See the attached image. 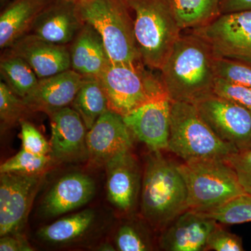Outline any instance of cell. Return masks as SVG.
<instances>
[{"label":"cell","mask_w":251,"mask_h":251,"mask_svg":"<svg viewBox=\"0 0 251 251\" xmlns=\"http://www.w3.org/2000/svg\"><path fill=\"white\" fill-rule=\"evenodd\" d=\"M82 79V75L71 69L39 79L23 100L31 112H41L49 115L72 104Z\"/></svg>","instance_id":"16"},{"label":"cell","mask_w":251,"mask_h":251,"mask_svg":"<svg viewBox=\"0 0 251 251\" xmlns=\"http://www.w3.org/2000/svg\"><path fill=\"white\" fill-rule=\"evenodd\" d=\"M50 155L41 156L21 149L16 155L0 166V173H18L29 175H42L52 161Z\"/></svg>","instance_id":"28"},{"label":"cell","mask_w":251,"mask_h":251,"mask_svg":"<svg viewBox=\"0 0 251 251\" xmlns=\"http://www.w3.org/2000/svg\"><path fill=\"white\" fill-rule=\"evenodd\" d=\"M84 25L73 0H53L36 18L29 34L58 45L72 43Z\"/></svg>","instance_id":"18"},{"label":"cell","mask_w":251,"mask_h":251,"mask_svg":"<svg viewBox=\"0 0 251 251\" xmlns=\"http://www.w3.org/2000/svg\"><path fill=\"white\" fill-rule=\"evenodd\" d=\"M30 112L23 98L16 95L1 80L0 82V120L1 130L20 124Z\"/></svg>","instance_id":"29"},{"label":"cell","mask_w":251,"mask_h":251,"mask_svg":"<svg viewBox=\"0 0 251 251\" xmlns=\"http://www.w3.org/2000/svg\"><path fill=\"white\" fill-rule=\"evenodd\" d=\"M193 32L206 41L216 58L251 64V11L219 15Z\"/></svg>","instance_id":"8"},{"label":"cell","mask_w":251,"mask_h":251,"mask_svg":"<svg viewBox=\"0 0 251 251\" xmlns=\"http://www.w3.org/2000/svg\"><path fill=\"white\" fill-rule=\"evenodd\" d=\"M218 224L198 211L188 209L163 229L159 247L166 251H206L209 234Z\"/></svg>","instance_id":"15"},{"label":"cell","mask_w":251,"mask_h":251,"mask_svg":"<svg viewBox=\"0 0 251 251\" xmlns=\"http://www.w3.org/2000/svg\"><path fill=\"white\" fill-rule=\"evenodd\" d=\"M206 250L216 251H243L242 239L239 236L223 228L219 224L209 234Z\"/></svg>","instance_id":"33"},{"label":"cell","mask_w":251,"mask_h":251,"mask_svg":"<svg viewBox=\"0 0 251 251\" xmlns=\"http://www.w3.org/2000/svg\"><path fill=\"white\" fill-rule=\"evenodd\" d=\"M133 136L123 117L107 110L87 130L88 159L93 165L105 166L117 155L130 150Z\"/></svg>","instance_id":"12"},{"label":"cell","mask_w":251,"mask_h":251,"mask_svg":"<svg viewBox=\"0 0 251 251\" xmlns=\"http://www.w3.org/2000/svg\"><path fill=\"white\" fill-rule=\"evenodd\" d=\"M168 150L183 161L227 160L239 151L213 131L194 104L179 101H172Z\"/></svg>","instance_id":"5"},{"label":"cell","mask_w":251,"mask_h":251,"mask_svg":"<svg viewBox=\"0 0 251 251\" xmlns=\"http://www.w3.org/2000/svg\"><path fill=\"white\" fill-rule=\"evenodd\" d=\"M73 1H76V2H77V1H80V0H73Z\"/></svg>","instance_id":"39"},{"label":"cell","mask_w":251,"mask_h":251,"mask_svg":"<svg viewBox=\"0 0 251 251\" xmlns=\"http://www.w3.org/2000/svg\"><path fill=\"white\" fill-rule=\"evenodd\" d=\"M6 50L24 59L39 79L71 69L70 52L67 46L52 44L34 34L23 36Z\"/></svg>","instance_id":"17"},{"label":"cell","mask_w":251,"mask_h":251,"mask_svg":"<svg viewBox=\"0 0 251 251\" xmlns=\"http://www.w3.org/2000/svg\"><path fill=\"white\" fill-rule=\"evenodd\" d=\"M96 192L94 179L83 173H70L61 177L46 193L41 204L43 216L54 218L85 206Z\"/></svg>","instance_id":"19"},{"label":"cell","mask_w":251,"mask_h":251,"mask_svg":"<svg viewBox=\"0 0 251 251\" xmlns=\"http://www.w3.org/2000/svg\"><path fill=\"white\" fill-rule=\"evenodd\" d=\"M214 94L251 112V87L234 83L216 77Z\"/></svg>","instance_id":"31"},{"label":"cell","mask_w":251,"mask_h":251,"mask_svg":"<svg viewBox=\"0 0 251 251\" xmlns=\"http://www.w3.org/2000/svg\"><path fill=\"white\" fill-rule=\"evenodd\" d=\"M242 11H251V0H221V14Z\"/></svg>","instance_id":"36"},{"label":"cell","mask_w":251,"mask_h":251,"mask_svg":"<svg viewBox=\"0 0 251 251\" xmlns=\"http://www.w3.org/2000/svg\"><path fill=\"white\" fill-rule=\"evenodd\" d=\"M227 161L237 173L243 189L251 195V150L237 151L231 155Z\"/></svg>","instance_id":"34"},{"label":"cell","mask_w":251,"mask_h":251,"mask_svg":"<svg viewBox=\"0 0 251 251\" xmlns=\"http://www.w3.org/2000/svg\"><path fill=\"white\" fill-rule=\"evenodd\" d=\"M145 219H132L120 226L115 235L117 250L150 251L153 250L152 236ZM149 225V224H148Z\"/></svg>","instance_id":"26"},{"label":"cell","mask_w":251,"mask_h":251,"mask_svg":"<svg viewBox=\"0 0 251 251\" xmlns=\"http://www.w3.org/2000/svg\"><path fill=\"white\" fill-rule=\"evenodd\" d=\"M98 251H113L116 250L115 248L112 245V244H109V243H103L100 247L97 249Z\"/></svg>","instance_id":"37"},{"label":"cell","mask_w":251,"mask_h":251,"mask_svg":"<svg viewBox=\"0 0 251 251\" xmlns=\"http://www.w3.org/2000/svg\"><path fill=\"white\" fill-rule=\"evenodd\" d=\"M0 251H32L27 239L21 233L6 234L0 239Z\"/></svg>","instance_id":"35"},{"label":"cell","mask_w":251,"mask_h":251,"mask_svg":"<svg viewBox=\"0 0 251 251\" xmlns=\"http://www.w3.org/2000/svg\"><path fill=\"white\" fill-rule=\"evenodd\" d=\"M108 201L118 210L130 213L134 210L141 192V171L130 150L112 158L105 164Z\"/></svg>","instance_id":"14"},{"label":"cell","mask_w":251,"mask_h":251,"mask_svg":"<svg viewBox=\"0 0 251 251\" xmlns=\"http://www.w3.org/2000/svg\"><path fill=\"white\" fill-rule=\"evenodd\" d=\"M140 198L143 219L157 230L163 231L188 209L187 189L178 164L161 151H151L147 158Z\"/></svg>","instance_id":"2"},{"label":"cell","mask_w":251,"mask_h":251,"mask_svg":"<svg viewBox=\"0 0 251 251\" xmlns=\"http://www.w3.org/2000/svg\"><path fill=\"white\" fill-rule=\"evenodd\" d=\"M221 0H170L172 9L181 30L196 29L221 15Z\"/></svg>","instance_id":"24"},{"label":"cell","mask_w":251,"mask_h":251,"mask_svg":"<svg viewBox=\"0 0 251 251\" xmlns=\"http://www.w3.org/2000/svg\"><path fill=\"white\" fill-rule=\"evenodd\" d=\"M125 1L133 14L135 39L142 62L151 70H161L181 36L170 0Z\"/></svg>","instance_id":"3"},{"label":"cell","mask_w":251,"mask_h":251,"mask_svg":"<svg viewBox=\"0 0 251 251\" xmlns=\"http://www.w3.org/2000/svg\"><path fill=\"white\" fill-rule=\"evenodd\" d=\"M96 213L85 209L63 217L39 229L37 236L43 242L52 245H65L84 237L95 224Z\"/></svg>","instance_id":"22"},{"label":"cell","mask_w":251,"mask_h":251,"mask_svg":"<svg viewBox=\"0 0 251 251\" xmlns=\"http://www.w3.org/2000/svg\"><path fill=\"white\" fill-rule=\"evenodd\" d=\"M198 212L219 224L235 225L251 222V195L244 193L221 205Z\"/></svg>","instance_id":"27"},{"label":"cell","mask_w":251,"mask_h":251,"mask_svg":"<svg viewBox=\"0 0 251 251\" xmlns=\"http://www.w3.org/2000/svg\"><path fill=\"white\" fill-rule=\"evenodd\" d=\"M216 77L251 87V64L231 59L216 58Z\"/></svg>","instance_id":"30"},{"label":"cell","mask_w":251,"mask_h":251,"mask_svg":"<svg viewBox=\"0 0 251 251\" xmlns=\"http://www.w3.org/2000/svg\"><path fill=\"white\" fill-rule=\"evenodd\" d=\"M143 62L110 63L98 77L108 99V108L122 117L167 94L161 77L146 69Z\"/></svg>","instance_id":"7"},{"label":"cell","mask_w":251,"mask_h":251,"mask_svg":"<svg viewBox=\"0 0 251 251\" xmlns=\"http://www.w3.org/2000/svg\"><path fill=\"white\" fill-rule=\"evenodd\" d=\"M53 0H13L0 15V48L11 47L31 27L43 11Z\"/></svg>","instance_id":"21"},{"label":"cell","mask_w":251,"mask_h":251,"mask_svg":"<svg viewBox=\"0 0 251 251\" xmlns=\"http://www.w3.org/2000/svg\"><path fill=\"white\" fill-rule=\"evenodd\" d=\"M171 104L168 94H163L123 117L133 136L151 151L168 150Z\"/></svg>","instance_id":"11"},{"label":"cell","mask_w":251,"mask_h":251,"mask_svg":"<svg viewBox=\"0 0 251 251\" xmlns=\"http://www.w3.org/2000/svg\"><path fill=\"white\" fill-rule=\"evenodd\" d=\"M20 125L23 149L29 152L41 156L50 155L51 148L50 143L34 125L25 120L20 122Z\"/></svg>","instance_id":"32"},{"label":"cell","mask_w":251,"mask_h":251,"mask_svg":"<svg viewBox=\"0 0 251 251\" xmlns=\"http://www.w3.org/2000/svg\"><path fill=\"white\" fill-rule=\"evenodd\" d=\"M8 0H0V1H1V4H4V3H6V1H7Z\"/></svg>","instance_id":"38"},{"label":"cell","mask_w":251,"mask_h":251,"mask_svg":"<svg viewBox=\"0 0 251 251\" xmlns=\"http://www.w3.org/2000/svg\"><path fill=\"white\" fill-rule=\"evenodd\" d=\"M178 168L187 189L188 209L208 210L246 193L227 160L183 161Z\"/></svg>","instance_id":"6"},{"label":"cell","mask_w":251,"mask_h":251,"mask_svg":"<svg viewBox=\"0 0 251 251\" xmlns=\"http://www.w3.org/2000/svg\"><path fill=\"white\" fill-rule=\"evenodd\" d=\"M0 73L3 82L21 98L26 97L39 80L24 59L8 50L1 56Z\"/></svg>","instance_id":"25"},{"label":"cell","mask_w":251,"mask_h":251,"mask_svg":"<svg viewBox=\"0 0 251 251\" xmlns=\"http://www.w3.org/2000/svg\"><path fill=\"white\" fill-rule=\"evenodd\" d=\"M72 108L79 114L87 130L109 110L108 99L98 77L83 76Z\"/></svg>","instance_id":"23"},{"label":"cell","mask_w":251,"mask_h":251,"mask_svg":"<svg viewBox=\"0 0 251 251\" xmlns=\"http://www.w3.org/2000/svg\"><path fill=\"white\" fill-rule=\"evenodd\" d=\"M69 52L71 69L82 76L99 77L110 62L101 37L88 24L77 33Z\"/></svg>","instance_id":"20"},{"label":"cell","mask_w":251,"mask_h":251,"mask_svg":"<svg viewBox=\"0 0 251 251\" xmlns=\"http://www.w3.org/2000/svg\"><path fill=\"white\" fill-rule=\"evenodd\" d=\"M50 156L59 162H78L88 159L87 129L79 114L66 107L50 114Z\"/></svg>","instance_id":"13"},{"label":"cell","mask_w":251,"mask_h":251,"mask_svg":"<svg viewBox=\"0 0 251 251\" xmlns=\"http://www.w3.org/2000/svg\"><path fill=\"white\" fill-rule=\"evenodd\" d=\"M77 10L82 23L101 37L110 63L142 62L133 18L125 0H80Z\"/></svg>","instance_id":"4"},{"label":"cell","mask_w":251,"mask_h":251,"mask_svg":"<svg viewBox=\"0 0 251 251\" xmlns=\"http://www.w3.org/2000/svg\"><path fill=\"white\" fill-rule=\"evenodd\" d=\"M215 59L211 48L201 36L193 32L181 34L160 70L172 101L195 105L214 94Z\"/></svg>","instance_id":"1"},{"label":"cell","mask_w":251,"mask_h":251,"mask_svg":"<svg viewBox=\"0 0 251 251\" xmlns=\"http://www.w3.org/2000/svg\"><path fill=\"white\" fill-rule=\"evenodd\" d=\"M195 105L203 120L223 141L238 151L251 150L250 110L214 94Z\"/></svg>","instance_id":"9"},{"label":"cell","mask_w":251,"mask_h":251,"mask_svg":"<svg viewBox=\"0 0 251 251\" xmlns=\"http://www.w3.org/2000/svg\"><path fill=\"white\" fill-rule=\"evenodd\" d=\"M42 175L1 173L0 237L19 233L27 222Z\"/></svg>","instance_id":"10"}]
</instances>
